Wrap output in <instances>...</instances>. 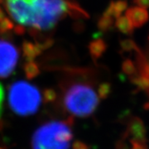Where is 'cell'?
I'll return each instance as SVG.
<instances>
[{"label": "cell", "mask_w": 149, "mask_h": 149, "mask_svg": "<svg viewBox=\"0 0 149 149\" xmlns=\"http://www.w3.org/2000/svg\"><path fill=\"white\" fill-rule=\"evenodd\" d=\"M98 91L87 83H74L65 91L63 103L65 109L75 117L92 115L100 104Z\"/></svg>", "instance_id": "6da1fadb"}, {"label": "cell", "mask_w": 149, "mask_h": 149, "mask_svg": "<svg viewBox=\"0 0 149 149\" xmlns=\"http://www.w3.org/2000/svg\"><path fill=\"white\" fill-rule=\"evenodd\" d=\"M72 140L69 123L53 120L41 125L34 132L32 147V149H70Z\"/></svg>", "instance_id": "7a4b0ae2"}, {"label": "cell", "mask_w": 149, "mask_h": 149, "mask_svg": "<svg viewBox=\"0 0 149 149\" xmlns=\"http://www.w3.org/2000/svg\"><path fill=\"white\" fill-rule=\"evenodd\" d=\"M42 96L36 85L25 80H17L8 88V104L19 116H30L38 110Z\"/></svg>", "instance_id": "3957f363"}, {"label": "cell", "mask_w": 149, "mask_h": 149, "mask_svg": "<svg viewBox=\"0 0 149 149\" xmlns=\"http://www.w3.org/2000/svg\"><path fill=\"white\" fill-rule=\"evenodd\" d=\"M68 13V0H37L32 27L35 30L52 29Z\"/></svg>", "instance_id": "277c9868"}, {"label": "cell", "mask_w": 149, "mask_h": 149, "mask_svg": "<svg viewBox=\"0 0 149 149\" xmlns=\"http://www.w3.org/2000/svg\"><path fill=\"white\" fill-rule=\"evenodd\" d=\"M4 3L8 14L17 23L32 27L37 0H5Z\"/></svg>", "instance_id": "5b68a950"}, {"label": "cell", "mask_w": 149, "mask_h": 149, "mask_svg": "<svg viewBox=\"0 0 149 149\" xmlns=\"http://www.w3.org/2000/svg\"><path fill=\"white\" fill-rule=\"evenodd\" d=\"M19 59L18 49L14 44L0 39V78H8L16 69Z\"/></svg>", "instance_id": "8992f818"}, {"label": "cell", "mask_w": 149, "mask_h": 149, "mask_svg": "<svg viewBox=\"0 0 149 149\" xmlns=\"http://www.w3.org/2000/svg\"><path fill=\"white\" fill-rule=\"evenodd\" d=\"M125 16L129 19L134 28L143 27L149 20L148 10L139 6H133L127 8L125 11Z\"/></svg>", "instance_id": "52a82bcc"}, {"label": "cell", "mask_w": 149, "mask_h": 149, "mask_svg": "<svg viewBox=\"0 0 149 149\" xmlns=\"http://www.w3.org/2000/svg\"><path fill=\"white\" fill-rule=\"evenodd\" d=\"M22 52L23 57L27 61H32L42 53L43 51L38 42L33 43L29 41H24L22 45Z\"/></svg>", "instance_id": "ba28073f"}, {"label": "cell", "mask_w": 149, "mask_h": 149, "mask_svg": "<svg viewBox=\"0 0 149 149\" xmlns=\"http://www.w3.org/2000/svg\"><path fill=\"white\" fill-rule=\"evenodd\" d=\"M88 49L92 59L95 61H97L105 53L107 50V44L101 38H95L90 42Z\"/></svg>", "instance_id": "9c48e42d"}, {"label": "cell", "mask_w": 149, "mask_h": 149, "mask_svg": "<svg viewBox=\"0 0 149 149\" xmlns=\"http://www.w3.org/2000/svg\"><path fill=\"white\" fill-rule=\"evenodd\" d=\"M128 7V3L126 0H116L112 1L108 5L105 11L104 12L109 16L113 17L114 19L122 15V13L126 11Z\"/></svg>", "instance_id": "30bf717a"}, {"label": "cell", "mask_w": 149, "mask_h": 149, "mask_svg": "<svg viewBox=\"0 0 149 149\" xmlns=\"http://www.w3.org/2000/svg\"><path fill=\"white\" fill-rule=\"evenodd\" d=\"M114 27L123 34L131 36L134 31V27H133L132 23L130 22L129 19L125 16H119L114 21Z\"/></svg>", "instance_id": "8fae6325"}, {"label": "cell", "mask_w": 149, "mask_h": 149, "mask_svg": "<svg viewBox=\"0 0 149 149\" xmlns=\"http://www.w3.org/2000/svg\"><path fill=\"white\" fill-rule=\"evenodd\" d=\"M71 17L74 19H80V18H89V14L86 11L82 8L77 3L68 0V13Z\"/></svg>", "instance_id": "7c38bea8"}, {"label": "cell", "mask_w": 149, "mask_h": 149, "mask_svg": "<svg viewBox=\"0 0 149 149\" xmlns=\"http://www.w3.org/2000/svg\"><path fill=\"white\" fill-rule=\"evenodd\" d=\"M23 71L28 80H33L40 74V67L34 61H27L23 65Z\"/></svg>", "instance_id": "4fadbf2b"}, {"label": "cell", "mask_w": 149, "mask_h": 149, "mask_svg": "<svg viewBox=\"0 0 149 149\" xmlns=\"http://www.w3.org/2000/svg\"><path fill=\"white\" fill-rule=\"evenodd\" d=\"M114 21L115 19L113 17L108 15L106 13H103L101 16L100 17L98 20V27L102 32H107L111 30L114 27Z\"/></svg>", "instance_id": "5bb4252c"}, {"label": "cell", "mask_w": 149, "mask_h": 149, "mask_svg": "<svg viewBox=\"0 0 149 149\" xmlns=\"http://www.w3.org/2000/svg\"><path fill=\"white\" fill-rule=\"evenodd\" d=\"M112 86L108 82H103L100 85H99L98 88V94L101 100L106 99L108 96L109 95L110 92H111Z\"/></svg>", "instance_id": "9a60e30c"}, {"label": "cell", "mask_w": 149, "mask_h": 149, "mask_svg": "<svg viewBox=\"0 0 149 149\" xmlns=\"http://www.w3.org/2000/svg\"><path fill=\"white\" fill-rule=\"evenodd\" d=\"M13 27H14L13 22L11 21L7 17L0 21V33L1 34H6L7 32L13 31Z\"/></svg>", "instance_id": "2e32d148"}, {"label": "cell", "mask_w": 149, "mask_h": 149, "mask_svg": "<svg viewBox=\"0 0 149 149\" xmlns=\"http://www.w3.org/2000/svg\"><path fill=\"white\" fill-rule=\"evenodd\" d=\"M56 97H57L56 92L53 89L49 88L43 91L42 99L46 103H52L56 100Z\"/></svg>", "instance_id": "e0dca14e"}, {"label": "cell", "mask_w": 149, "mask_h": 149, "mask_svg": "<svg viewBox=\"0 0 149 149\" xmlns=\"http://www.w3.org/2000/svg\"><path fill=\"white\" fill-rule=\"evenodd\" d=\"M38 43H39L40 47L42 48V50L44 52L45 50H47V49L51 48L53 46L54 40L53 39H52V38H47V39H46V40H45L44 42H42Z\"/></svg>", "instance_id": "ac0fdd59"}, {"label": "cell", "mask_w": 149, "mask_h": 149, "mask_svg": "<svg viewBox=\"0 0 149 149\" xmlns=\"http://www.w3.org/2000/svg\"><path fill=\"white\" fill-rule=\"evenodd\" d=\"M72 149H90L88 145L81 141H74L72 144Z\"/></svg>", "instance_id": "d6986e66"}, {"label": "cell", "mask_w": 149, "mask_h": 149, "mask_svg": "<svg viewBox=\"0 0 149 149\" xmlns=\"http://www.w3.org/2000/svg\"><path fill=\"white\" fill-rule=\"evenodd\" d=\"M13 31L14 32V33H16L17 35H18V36H22V35H23L26 32L24 26H22V25H19V24L17 25V26H14Z\"/></svg>", "instance_id": "ffe728a7"}, {"label": "cell", "mask_w": 149, "mask_h": 149, "mask_svg": "<svg viewBox=\"0 0 149 149\" xmlns=\"http://www.w3.org/2000/svg\"><path fill=\"white\" fill-rule=\"evenodd\" d=\"M133 2L137 6L144 8L146 9L149 8V0H133Z\"/></svg>", "instance_id": "44dd1931"}, {"label": "cell", "mask_w": 149, "mask_h": 149, "mask_svg": "<svg viewBox=\"0 0 149 149\" xmlns=\"http://www.w3.org/2000/svg\"><path fill=\"white\" fill-rule=\"evenodd\" d=\"M4 99V90L3 85L0 84V118L2 116V113H3V102Z\"/></svg>", "instance_id": "7402d4cb"}, {"label": "cell", "mask_w": 149, "mask_h": 149, "mask_svg": "<svg viewBox=\"0 0 149 149\" xmlns=\"http://www.w3.org/2000/svg\"><path fill=\"white\" fill-rule=\"evenodd\" d=\"M6 13H5V12L3 11V9L0 7V21L1 20H3V18H5L6 17Z\"/></svg>", "instance_id": "603a6c76"}, {"label": "cell", "mask_w": 149, "mask_h": 149, "mask_svg": "<svg viewBox=\"0 0 149 149\" xmlns=\"http://www.w3.org/2000/svg\"><path fill=\"white\" fill-rule=\"evenodd\" d=\"M4 2H5V0H0V4L4 3Z\"/></svg>", "instance_id": "cb8c5ba5"}, {"label": "cell", "mask_w": 149, "mask_h": 149, "mask_svg": "<svg viewBox=\"0 0 149 149\" xmlns=\"http://www.w3.org/2000/svg\"><path fill=\"white\" fill-rule=\"evenodd\" d=\"M0 149H3V148H0Z\"/></svg>", "instance_id": "d4e9b609"}]
</instances>
